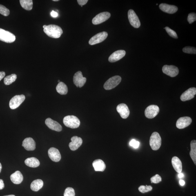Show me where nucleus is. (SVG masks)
<instances>
[{
  "instance_id": "0eeeda50",
  "label": "nucleus",
  "mask_w": 196,
  "mask_h": 196,
  "mask_svg": "<svg viewBox=\"0 0 196 196\" xmlns=\"http://www.w3.org/2000/svg\"><path fill=\"white\" fill-rule=\"evenodd\" d=\"M159 108L157 105H152L148 106L145 111V116L149 119H153L158 114Z\"/></svg>"
},
{
  "instance_id": "ea45409f",
  "label": "nucleus",
  "mask_w": 196,
  "mask_h": 196,
  "mask_svg": "<svg viewBox=\"0 0 196 196\" xmlns=\"http://www.w3.org/2000/svg\"><path fill=\"white\" fill-rule=\"evenodd\" d=\"M51 15L52 17L54 18H56L57 17L58 15V13L54 11H52L51 12Z\"/></svg>"
},
{
  "instance_id": "4468645a",
  "label": "nucleus",
  "mask_w": 196,
  "mask_h": 196,
  "mask_svg": "<svg viewBox=\"0 0 196 196\" xmlns=\"http://www.w3.org/2000/svg\"><path fill=\"white\" fill-rule=\"evenodd\" d=\"M191 118L188 117H183L179 118L176 123V126L178 129H182L186 128L191 124Z\"/></svg>"
},
{
  "instance_id": "9b49d317",
  "label": "nucleus",
  "mask_w": 196,
  "mask_h": 196,
  "mask_svg": "<svg viewBox=\"0 0 196 196\" xmlns=\"http://www.w3.org/2000/svg\"><path fill=\"white\" fill-rule=\"evenodd\" d=\"M110 13L108 12L100 13L92 19V23L94 25L100 24L108 20L110 18Z\"/></svg>"
},
{
  "instance_id": "58836bf2",
  "label": "nucleus",
  "mask_w": 196,
  "mask_h": 196,
  "mask_svg": "<svg viewBox=\"0 0 196 196\" xmlns=\"http://www.w3.org/2000/svg\"><path fill=\"white\" fill-rule=\"evenodd\" d=\"M77 1L78 4L81 5V7H82L83 5L86 4L88 1V0H78Z\"/></svg>"
},
{
  "instance_id": "f704fd0d",
  "label": "nucleus",
  "mask_w": 196,
  "mask_h": 196,
  "mask_svg": "<svg viewBox=\"0 0 196 196\" xmlns=\"http://www.w3.org/2000/svg\"><path fill=\"white\" fill-rule=\"evenodd\" d=\"M165 29L166 30L167 32L168 33L171 37L175 38V39H178V36L175 31L172 30L171 29H170L169 27H165Z\"/></svg>"
},
{
  "instance_id": "1a4fd4ad",
  "label": "nucleus",
  "mask_w": 196,
  "mask_h": 196,
  "mask_svg": "<svg viewBox=\"0 0 196 196\" xmlns=\"http://www.w3.org/2000/svg\"><path fill=\"white\" fill-rule=\"evenodd\" d=\"M108 35V33L106 32L99 33L91 38L89 41V44L94 45L100 43L106 39Z\"/></svg>"
},
{
  "instance_id": "7c9ffc66",
  "label": "nucleus",
  "mask_w": 196,
  "mask_h": 196,
  "mask_svg": "<svg viewBox=\"0 0 196 196\" xmlns=\"http://www.w3.org/2000/svg\"><path fill=\"white\" fill-rule=\"evenodd\" d=\"M183 51L187 54H195L196 49L195 47H186L183 49Z\"/></svg>"
},
{
  "instance_id": "bb28decb",
  "label": "nucleus",
  "mask_w": 196,
  "mask_h": 196,
  "mask_svg": "<svg viewBox=\"0 0 196 196\" xmlns=\"http://www.w3.org/2000/svg\"><path fill=\"white\" fill-rule=\"evenodd\" d=\"M56 90L58 93L61 95H65L68 92V89L67 85L62 82L58 83L56 87Z\"/></svg>"
},
{
  "instance_id": "20e7f679",
  "label": "nucleus",
  "mask_w": 196,
  "mask_h": 196,
  "mask_svg": "<svg viewBox=\"0 0 196 196\" xmlns=\"http://www.w3.org/2000/svg\"><path fill=\"white\" fill-rule=\"evenodd\" d=\"M121 77L119 76H113L109 79L103 85V88L105 90H109L117 87L120 83Z\"/></svg>"
},
{
  "instance_id": "79ce46f5",
  "label": "nucleus",
  "mask_w": 196,
  "mask_h": 196,
  "mask_svg": "<svg viewBox=\"0 0 196 196\" xmlns=\"http://www.w3.org/2000/svg\"><path fill=\"white\" fill-rule=\"evenodd\" d=\"M5 74L4 72H0V81L5 77Z\"/></svg>"
},
{
  "instance_id": "423d86ee",
  "label": "nucleus",
  "mask_w": 196,
  "mask_h": 196,
  "mask_svg": "<svg viewBox=\"0 0 196 196\" xmlns=\"http://www.w3.org/2000/svg\"><path fill=\"white\" fill-rule=\"evenodd\" d=\"M25 96L23 94L14 96L10 100L9 106L11 109H15L19 106L25 99Z\"/></svg>"
},
{
  "instance_id": "c03bdc74",
  "label": "nucleus",
  "mask_w": 196,
  "mask_h": 196,
  "mask_svg": "<svg viewBox=\"0 0 196 196\" xmlns=\"http://www.w3.org/2000/svg\"><path fill=\"white\" fill-rule=\"evenodd\" d=\"M178 177L179 178H181L184 177V174H183V173H181H181H179L178 175Z\"/></svg>"
},
{
  "instance_id": "f257e3e1",
  "label": "nucleus",
  "mask_w": 196,
  "mask_h": 196,
  "mask_svg": "<svg viewBox=\"0 0 196 196\" xmlns=\"http://www.w3.org/2000/svg\"><path fill=\"white\" fill-rule=\"evenodd\" d=\"M43 31L49 37L56 39L59 38L63 33L62 29L60 27L54 24L47 25L44 28Z\"/></svg>"
},
{
  "instance_id": "aec40b11",
  "label": "nucleus",
  "mask_w": 196,
  "mask_h": 196,
  "mask_svg": "<svg viewBox=\"0 0 196 196\" xmlns=\"http://www.w3.org/2000/svg\"><path fill=\"white\" fill-rule=\"evenodd\" d=\"M159 8L163 12L169 14L175 13L178 10V7L174 5L161 3L159 5Z\"/></svg>"
},
{
  "instance_id": "a878e982",
  "label": "nucleus",
  "mask_w": 196,
  "mask_h": 196,
  "mask_svg": "<svg viewBox=\"0 0 196 196\" xmlns=\"http://www.w3.org/2000/svg\"><path fill=\"white\" fill-rule=\"evenodd\" d=\"M43 181L42 180L38 179L32 181L31 185V189L34 191H38L42 188Z\"/></svg>"
},
{
  "instance_id": "09e8293b",
  "label": "nucleus",
  "mask_w": 196,
  "mask_h": 196,
  "mask_svg": "<svg viewBox=\"0 0 196 196\" xmlns=\"http://www.w3.org/2000/svg\"><path fill=\"white\" fill-rule=\"evenodd\" d=\"M53 1H56H56H59V0H53Z\"/></svg>"
},
{
  "instance_id": "cd10ccee",
  "label": "nucleus",
  "mask_w": 196,
  "mask_h": 196,
  "mask_svg": "<svg viewBox=\"0 0 196 196\" xmlns=\"http://www.w3.org/2000/svg\"><path fill=\"white\" fill-rule=\"evenodd\" d=\"M191 151L190 155L194 164H196V141L193 140L191 141L190 144Z\"/></svg>"
},
{
  "instance_id": "72a5a7b5",
  "label": "nucleus",
  "mask_w": 196,
  "mask_h": 196,
  "mask_svg": "<svg viewBox=\"0 0 196 196\" xmlns=\"http://www.w3.org/2000/svg\"><path fill=\"white\" fill-rule=\"evenodd\" d=\"M75 191L73 188H67L65 190L64 196H75Z\"/></svg>"
},
{
  "instance_id": "dca6fc26",
  "label": "nucleus",
  "mask_w": 196,
  "mask_h": 196,
  "mask_svg": "<svg viewBox=\"0 0 196 196\" xmlns=\"http://www.w3.org/2000/svg\"><path fill=\"white\" fill-rule=\"evenodd\" d=\"M116 109L121 118L123 119H126L129 115L130 110L128 106L125 103H121L118 105Z\"/></svg>"
},
{
  "instance_id": "a19ab883",
  "label": "nucleus",
  "mask_w": 196,
  "mask_h": 196,
  "mask_svg": "<svg viewBox=\"0 0 196 196\" xmlns=\"http://www.w3.org/2000/svg\"><path fill=\"white\" fill-rule=\"evenodd\" d=\"M5 188V184L2 179H0V190H2Z\"/></svg>"
},
{
  "instance_id": "2f4dec72",
  "label": "nucleus",
  "mask_w": 196,
  "mask_h": 196,
  "mask_svg": "<svg viewBox=\"0 0 196 196\" xmlns=\"http://www.w3.org/2000/svg\"><path fill=\"white\" fill-rule=\"evenodd\" d=\"M152 186H148L147 185H146V186H143V185H141L139 188V190L142 193H145L151 191L152 190Z\"/></svg>"
},
{
  "instance_id": "ddd939ff",
  "label": "nucleus",
  "mask_w": 196,
  "mask_h": 196,
  "mask_svg": "<svg viewBox=\"0 0 196 196\" xmlns=\"http://www.w3.org/2000/svg\"><path fill=\"white\" fill-rule=\"evenodd\" d=\"M196 94V88L192 87L188 89L181 94L180 99L181 101H185L189 100L194 97Z\"/></svg>"
},
{
  "instance_id": "4c0bfd02",
  "label": "nucleus",
  "mask_w": 196,
  "mask_h": 196,
  "mask_svg": "<svg viewBox=\"0 0 196 196\" xmlns=\"http://www.w3.org/2000/svg\"><path fill=\"white\" fill-rule=\"evenodd\" d=\"M129 145L133 147L134 148L137 149L139 146L140 143L135 139H132L130 141Z\"/></svg>"
},
{
  "instance_id": "412c9836",
  "label": "nucleus",
  "mask_w": 196,
  "mask_h": 196,
  "mask_svg": "<svg viewBox=\"0 0 196 196\" xmlns=\"http://www.w3.org/2000/svg\"><path fill=\"white\" fill-rule=\"evenodd\" d=\"M22 146L25 150L33 151L36 148V143L32 138H26L23 142Z\"/></svg>"
},
{
  "instance_id": "49530a36",
  "label": "nucleus",
  "mask_w": 196,
  "mask_h": 196,
  "mask_svg": "<svg viewBox=\"0 0 196 196\" xmlns=\"http://www.w3.org/2000/svg\"><path fill=\"white\" fill-rule=\"evenodd\" d=\"M47 25H44L43 26V28H45V27H47Z\"/></svg>"
},
{
  "instance_id": "de8ad7c7",
  "label": "nucleus",
  "mask_w": 196,
  "mask_h": 196,
  "mask_svg": "<svg viewBox=\"0 0 196 196\" xmlns=\"http://www.w3.org/2000/svg\"><path fill=\"white\" fill-rule=\"evenodd\" d=\"M4 196H15L13 195H8Z\"/></svg>"
},
{
  "instance_id": "c756f323",
  "label": "nucleus",
  "mask_w": 196,
  "mask_h": 196,
  "mask_svg": "<svg viewBox=\"0 0 196 196\" xmlns=\"http://www.w3.org/2000/svg\"><path fill=\"white\" fill-rule=\"evenodd\" d=\"M17 79V76L15 74H12L6 76L4 80V83L5 85H9L15 81Z\"/></svg>"
},
{
  "instance_id": "5701e85b",
  "label": "nucleus",
  "mask_w": 196,
  "mask_h": 196,
  "mask_svg": "<svg viewBox=\"0 0 196 196\" xmlns=\"http://www.w3.org/2000/svg\"><path fill=\"white\" fill-rule=\"evenodd\" d=\"M10 179L12 183L15 184H19L22 182L23 177L21 172L19 171H17L10 176Z\"/></svg>"
},
{
  "instance_id": "c85d7f7f",
  "label": "nucleus",
  "mask_w": 196,
  "mask_h": 196,
  "mask_svg": "<svg viewBox=\"0 0 196 196\" xmlns=\"http://www.w3.org/2000/svg\"><path fill=\"white\" fill-rule=\"evenodd\" d=\"M20 4L24 9L26 10H32L33 2L32 0H20Z\"/></svg>"
},
{
  "instance_id": "4be33fe9",
  "label": "nucleus",
  "mask_w": 196,
  "mask_h": 196,
  "mask_svg": "<svg viewBox=\"0 0 196 196\" xmlns=\"http://www.w3.org/2000/svg\"><path fill=\"white\" fill-rule=\"evenodd\" d=\"M92 165L96 172H103L106 168V165L104 162L100 159L94 161L93 162Z\"/></svg>"
},
{
  "instance_id": "8fccbe9b",
  "label": "nucleus",
  "mask_w": 196,
  "mask_h": 196,
  "mask_svg": "<svg viewBox=\"0 0 196 196\" xmlns=\"http://www.w3.org/2000/svg\"><path fill=\"white\" fill-rule=\"evenodd\" d=\"M58 82H59V83L60 82V81L59 80H58Z\"/></svg>"
},
{
  "instance_id": "473e14b6",
  "label": "nucleus",
  "mask_w": 196,
  "mask_h": 196,
  "mask_svg": "<svg viewBox=\"0 0 196 196\" xmlns=\"http://www.w3.org/2000/svg\"><path fill=\"white\" fill-rule=\"evenodd\" d=\"M0 14L5 16H8L10 14V11L6 7L0 5Z\"/></svg>"
},
{
  "instance_id": "e433bc0d",
  "label": "nucleus",
  "mask_w": 196,
  "mask_h": 196,
  "mask_svg": "<svg viewBox=\"0 0 196 196\" xmlns=\"http://www.w3.org/2000/svg\"><path fill=\"white\" fill-rule=\"evenodd\" d=\"M196 20V14L195 13H191L188 15V21L190 24L193 23Z\"/></svg>"
},
{
  "instance_id": "39448f33",
  "label": "nucleus",
  "mask_w": 196,
  "mask_h": 196,
  "mask_svg": "<svg viewBox=\"0 0 196 196\" xmlns=\"http://www.w3.org/2000/svg\"><path fill=\"white\" fill-rule=\"evenodd\" d=\"M16 37L11 33L0 28V41L7 43H12L15 41Z\"/></svg>"
},
{
  "instance_id": "b1692460",
  "label": "nucleus",
  "mask_w": 196,
  "mask_h": 196,
  "mask_svg": "<svg viewBox=\"0 0 196 196\" xmlns=\"http://www.w3.org/2000/svg\"><path fill=\"white\" fill-rule=\"evenodd\" d=\"M172 164L173 168L178 173H181L182 170V165L181 161L176 156L172 157Z\"/></svg>"
},
{
  "instance_id": "9d476101",
  "label": "nucleus",
  "mask_w": 196,
  "mask_h": 196,
  "mask_svg": "<svg viewBox=\"0 0 196 196\" xmlns=\"http://www.w3.org/2000/svg\"><path fill=\"white\" fill-rule=\"evenodd\" d=\"M162 70L163 73L172 77L178 75L179 72L178 68L172 65H165L162 67Z\"/></svg>"
},
{
  "instance_id": "2eb2a0df",
  "label": "nucleus",
  "mask_w": 196,
  "mask_h": 196,
  "mask_svg": "<svg viewBox=\"0 0 196 196\" xmlns=\"http://www.w3.org/2000/svg\"><path fill=\"white\" fill-rule=\"evenodd\" d=\"M45 124L48 128L52 130L58 132H61L62 127L57 121L54 120L51 118H47L45 121Z\"/></svg>"
},
{
  "instance_id": "7ed1b4c3",
  "label": "nucleus",
  "mask_w": 196,
  "mask_h": 196,
  "mask_svg": "<svg viewBox=\"0 0 196 196\" xmlns=\"http://www.w3.org/2000/svg\"><path fill=\"white\" fill-rule=\"evenodd\" d=\"M162 139L159 134L157 132H153L151 136L149 143L152 150H158L161 145Z\"/></svg>"
},
{
  "instance_id": "6ab92c4d",
  "label": "nucleus",
  "mask_w": 196,
  "mask_h": 196,
  "mask_svg": "<svg viewBox=\"0 0 196 196\" xmlns=\"http://www.w3.org/2000/svg\"><path fill=\"white\" fill-rule=\"evenodd\" d=\"M49 157L54 162H58L61 159V155L59 150L54 148H51L48 151Z\"/></svg>"
},
{
  "instance_id": "393cba45",
  "label": "nucleus",
  "mask_w": 196,
  "mask_h": 196,
  "mask_svg": "<svg viewBox=\"0 0 196 196\" xmlns=\"http://www.w3.org/2000/svg\"><path fill=\"white\" fill-rule=\"evenodd\" d=\"M24 162L27 166L32 168H37L40 164L39 160L35 157L28 158L25 159Z\"/></svg>"
},
{
  "instance_id": "c9c22d12",
  "label": "nucleus",
  "mask_w": 196,
  "mask_h": 196,
  "mask_svg": "<svg viewBox=\"0 0 196 196\" xmlns=\"http://www.w3.org/2000/svg\"><path fill=\"white\" fill-rule=\"evenodd\" d=\"M151 181L152 183H158L161 182L162 179L161 176L158 175V174H156L155 176L152 177L151 178Z\"/></svg>"
},
{
  "instance_id": "6e6552de",
  "label": "nucleus",
  "mask_w": 196,
  "mask_h": 196,
  "mask_svg": "<svg viewBox=\"0 0 196 196\" xmlns=\"http://www.w3.org/2000/svg\"><path fill=\"white\" fill-rule=\"evenodd\" d=\"M128 17L130 24L135 28H139L140 26L141 23L139 17L134 11L130 10L128 12Z\"/></svg>"
},
{
  "instance_id": "a18cd8bd",
  "label": "nucleus",
  "mask_w": 196,
  "mask_h": 196,
  "mask_svg": "<svg viewBox=\"0 0 196 196\" xmlns=\"http://www.w3.org/2000/svg\"><path fill=\"white\" fill-rule=\"evenodd\" d=\"M2 169V166L1 163H0V173H1V172Z\"/></svg>"
},
{
  "instance_id": "f3484780",
  "label": "nucleus",
  "mask_w": 196,
  "mask_h": 196,
  "mask_svg": "<svg viewBox=\"0 0 196 196\" xmlns=\"http://www.w3.org/2000/svg\"><path fill=\"white\" fill-rule=\"evenodd\" d=\"M126 54V52L123 50L116 51L111 54L109 57L108 60L110 63H114L124 57Z\"/></svg>"
},
{
  "instance_id": "f03ea898",
  "label": "nucleus",
  "mask_w": 196,
  "mask_h": 196,
  "mask_svg": "<svg viewBox=\"0 0 196 196\" xmlns=\"http://www.w3.org/2000/svg\"><path fill=\"white\" fill-rule=\"evenodd\" d=\"M63 123L65 126L72 129L78 128L80 122L77 117L74 116H67L63 119Z\"/></svg>"
},
{
  "instance_id": "f8f14e48",
  "label": "nucleus",
  "mask_w": 196,
  "mask_h": 196,
  "mask_svg": "<svg viewBox=\"0 0 196 196\" xmlns=\"http://www.w3.org/2000/svg\"><path fill=\"white\" fill-rule=\"evenodd\" d=\"M87 79L83 77L81 72L78 71L74 74L73 78V81L74 85L77 87L81 88L86 83Z\"/></svg>"
},
{
  "instance_id": "a211bd4d",
  "label": "nucleus",
  "mask_w": 196,
  "mask_h": 196,
  "mask_svg": "<svg viewBox=\"0 0 196 196\" xmlns=\"http://www.w3.org/2000/svg\"><path fill=\"white\" fill-rule=\"evenodd\" d=\"M71 142L69 143V146L70 150L75 151L81 146L83 143V140L80 137L75 136L71 139Z\"/></svg>"
},
{
  "instance_id": "37998d69",
  "label": "nucleus",
  "mask_w": 196,
  "mask_h": 196,
  "mask_svg": "<svg viewBox=\"0 0 196 196\" xmlns=\"http://www.w3.org/2000/svg\"><path fill=\"white\" fill-rule=\"evenodd\" d=\"M185 181L183 180H180L179 181V184L181 186H183L185 185Z\"/></svg>"
}]
</instances>
